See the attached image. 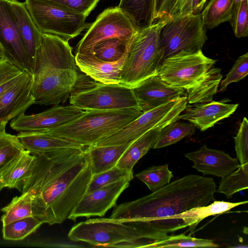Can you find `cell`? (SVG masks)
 I'll list each match as a JSON object with an SVG mask.
<instances>
[{
    "instance_id": "6da1fadb",
    "label": "cell",
    "mask_w": 248,
    "mask_h": 248,
    "mask_svg": "<svg viewBox=\"0 0 248 248\" xmlns=\"http://www.w3.org/2000/svg\"><path fill=\"white\" fill-rule=\"evenodd\" d=\"M85 148L34 155L36 162L21 192L31 195L33 216L43 223L63 222L87 192L93 173Z\"/></svg>"
},
{
    "instance_id": "7a4b0ae2",
    "label": "cell",
    "mask_w": 248,
    "mask_h": 248,
    "mask_svg": "<svg viewBox=\"0 0 248 248\" xmlns=\"http://www.w3.org/2000/svg\"><path fill=\"white\" fill-rule=\"evenodd\" d=\"M216 190L211 177L188 175L150 195L115 206L109 218L138 228L158 242L177 231L172 216L207 205Z\"/></svg>"
},
{
    "instance_id": "3957f363",
    "label": "cell",
    "mask_w": 248,
    "mask_h": 248,
    "mask_svg": "<svg viewBox=\"0 0 248 248\" xmlns=\"http://www.w3.org/2000/svg\"><path fill=\"white\" fill-rule=\"evenodd\" d=\"M79 70L68 41L42 33L32 73L34 104L57 105L65 103Z\"/></svg>"
},
{
    "instance_id": "277c9868",
    "label": "cell",
    "mask_w": 248,
    "mask_h": 248,
    "mask_svg": "<svg viewBox=\"0 0 248 248\" xmlns=\"http://www.w3.org/2000/svg\"><path fill=\"white\" fill-rule=\"evenodd\" d=\"M143 112L139 108L88 110L76 120L47 133L77 142L85 147L95 145L123 128Z\"/></svg>"
},
{
    "instance_id": "5b68a950",
    "label": "cell",
    "mask_w": 248,
    "mask_h": 248,
    "mask_svg": "<svg viewBox=\"0 0 248 248\" xmlns=\"http://www.w3.org/2000/svg\"><path fill=\"white\" fill-rule=\"evenodd\" d=\"M169 19H160L137 30L129 43L121 84L132 88L157 74L164 57L160 32Z\"/></svg>"
},
{
    "instance_id": "8992f818",
    "label": "cell",
    "mask_w": 248,
    "mask_h": 248,
    "mask_svg": "<svg viewBox=\"0 0 248 248\" xmlns=\"http://www.w3.org/2000/svg\"><path fill=\"white\" fill-rule=\"evenodd\" d=\"M68 237L73 241L113 248H147L157 242L140 230L110 218L79 222L72 227Z\"/></svg>"
},
{
    "instance_id": "52a82bcc",
    "label": "cell",
    "mask_w": 248,
    "mask_h": 248,
    "mask_svg": "<svg viewBox=\"0 0 248 248\" xmlns=\"http://www.w3.org/2000/svg\"><path fill=\"white\" fill-rule=\"evenodd\" d=\"M69 99L70 104L85 110L139 108L132 88L100 83L83 73H78Z\"/></svg>"
},
{
    "instance_id": "ba28073f",
    "label": "cell",
    "mask_w": 248,
    "mask_h": 248,
    "mask_svg": "<svg viewBox=\"0 0 248 248\" xmlns=\"http://www.w3.org/2000/svg\"><path fill=\"white\" fill-rule=\"evenodd\" d=\"M26 8L39 30L67 41L88 29L87 16L48 0H25Z\"/></svg>"
},
{
    "instance_id": "9c48e42d",
    "label": "cell",
    "mask_w": 248,
    "mask_h": 248,
    "mask_svg": "<svg viewBox=\"0 0 248 248\" xmlns=\"http://www.w3.org/2000/svg\"><path fill=\"white\" fill-rule=\"evenodd\" d=\"M187 96H182L143 112L138 118L112 135L98 141L95 146L131 143L147 132L161 129L178 116L187 107Z\"/></svg>"
},
{
    "instance_id": "30bf717a",
    "label": "cell",
    "mask_w": 248,
    "mask_h": 248,
    "mask_svg": "<svg viewBox=\"0 0 248 248\" xmlns=\"http://www.w3.org/2000/svg\"><path fill=\"white\" fill-rule=\"evenodd\" d=\"M207 40L206 29L201 13L169 18L160 35L163 59L182 51L196 52L202 50Z\"/></svg>"
},
{
    "instance_id": "8fae6325",
    "label": "cell",
    "mask_w": 248,
    "mask_h": 248,
    "mask_svg": "<svg viewBox=\"0 0 248 248\" xmlns=\"http://www.w3.org/2000/svg\"><path fill=\"white\" fill-rule=\"evenodd\" d=\"M216 62L202 50L182 51L163 59L157 74L165 83L186 90L197 84Z\"/></svg>"
},
{
    "instance_id": "7c38bea8",
    "label": "cell",
    "mask_w": 248,
    "mask_h": 248,
    "mask_svg": "<svg viewBox=\"0 0 248 248\" xmlns=\"http://www.w3.org/2000/svg\"><path fill=\"white\" fill-rule=\"evenodd\" d=\"M137 31L130 19L118 6L108 8L91 24L78 44L76 54H92L97 44L109 39L130 41Z\"/></svg>"
},
{
    "instance_id": "4fadbf2b",
    "label": "cell",
    "mask_w": 248,
    "mask_h": 248,
    "mask_svg": "<svg viewBox=\"0 0 248 248\" xmlns=\"http://www.w3.org/2000/svg\"><path fill=\"white\" fill-rule=\"evenodd\" d=\"M0 47L4 59L32 74L9 0H0Z\"/></svg>"
},
{
    "instance_id": "5bb4252c",
    "label": "cell",
    "mask_w": 248,
    "mask_h": 248,
    "mask_svg": "<svg viewBox=\"0 0 248 248\" xmlns=\"http://www.w3.org/2000/svg\"><path fill=\"white\" fill-rule=\"evenodd\" d=\"M85 111L70 104L54 105L41 113L27 115L25 112L13 119L10 127L18 131L47 132L49 130L68 124L81 116Z\"/></svg>"
},
{
    "instance_id": "9a60e30c",
    "label": "cell",
    "mask_w": 248,
    "mask_h": 248,
    "mask_svg": "<svg viewBox=\"0 0 248 248\" xmlns=\"http://www.w3.org/2000/svg\"><path fill=\"white\" fill-rule=\"evenodd\" d=\"M130 182L127 179L122 180L86 192L68 218L75 221L80 217L104 216L109 209L116 206L118 197L129 186Z\"/></svg>"
},
{
    "instance_id": "2e32d148",
    "label": "cell",
    "mask_w": 248,
    "mask_h": 248,
    "mask_svg": "<svg viewBox=\"0 0 248 248\" xmlns=\"http://www.w3.org/2000/svg\"><path fill=\"white\" fill-rule=\"evenodd\" d=\"M140 109L145 112L172 100L186 96L185 89L165 83L157 74L132 88Z\"/></svg>"
},
{
    "instance_id": "e0dca14e",
    "label": "cell",
    "mask_w": 248,
    "mask_h": 248,
    "mask_svg": "<svg viewBox=\"0 0 248 248\" xmlns=\"http://www.w3.org/2000/svg\"><path fill=\"white\" fill-rule=\"evenodd\" d=\"M33 80L32 74L24 72L0 96V121L8 122L34 104Z\"/></svg>"
},
{
    "instance_id": "ac0fdd59",
    "label": "cell",
    "mask_w": 248,
    "mask_h": 248,
    "mask_svg": "<svg viewBox=\"0 0 248 248\" xmlns=\"http://www.w3.org/2000/svg\"><path fill=\"white\" fill-rule=\"evenodd\" d=\"M185 156L193 162L192 167L204 175L222 177L236 170L240 165L237 158H232L223 151L208 148L206 145Z\"/></svg>"
},
{
    "instance_id": "d6986e66",
    "label": "cell",
    "mask_w": 248,
    "mask_h": 248,
    "mask_svg": "<svg viewBox=\"0 0 248 248\" xmlns=\"http://www.w3.org/2000/svg\"><path fill=\"white\" fill-rule=\"evenodd\" d=\"M127 53L128 50L120 59L113 62L100 60L93 54L77 53L75 56L80 71L94 80L104 84H119Z\"/></svg>"
},
{
    "instance_id": "ffe728a7",
    "label": "cell",
    "mask_w": 248,
    "mask_h": 248,
    "mask_svg": "<svg viewBox=\"0 0 248 248\" xmlns=\"http://www.w3.org/2000/svg\"><path fill=\"white\" fill-rule=\"evenodd\" d=\"M238 107V104H227L221 101L199 103L190 108H186L178 118L188 121L204 131L218 121L231 116Z\"/></svg>"
},
{
    "instance_id": "44dd1931",
    "label": "cell",
    "mask_w": 248,
    "mask_h": 248,
    "mask_svg": "<svg viewBox=\"0 0 248 248\" xmlns=\"http://www.w3.org/2000/svg\"><path fill=\"white\" fill-rule=\"evenodd\" d=\"M20 35L32 71L42 32L37 28L25 2L9 0Z\"/></svg>"
},
{
    "instance_id": "7402d4cb",
    "label": "cell",
    "mask_w": 248,
    "mask_h": 248,
    "mask_svg": "<svg viewBox=\"0 0 248 248\" xmlns=\"http://www.w3.org/2000/svg\"><path fill=\"white\" fill-rule=\"evenodd\" d=\"M16 137L25 150L31 155L63 148L84 149L86 147L77 142L56 137L47 132H21Z\"/></svg>"
},
{
    "instance_id": "603a6c76",
    "label": "cell",
    "mask_w": 248,
    "mask_h": 248,
    "mask_svg": "<svg viewBox=\"0 0 248 248\" xmlns=\"http://www.w3.org/2000/svg\"><path fill=\"white\" fill-rule=\"evenodd\" d=\"M248 201L230 202L215 201L209 205L192 208L171 217V220L177 231L189 227L191 233L197 225L204 218L230 210L233 207L248 203Z\"/></svg>"
},
{
    "instance_id": "cb8c5ba5",
    "label": "cell",
    "mask_w": 248,
    "mask_h": 248,
    "mask_svg": "<svg viewBox=\"0 0 248 248\" xmlns=\"http://www.w3.org/2000/svg\"><path fill=\"white\" fill-rule=\"evenodd\" d=\"M132 143V142H131ZM131 143L107 146H90L85 151L93 174L100 173L116 166L119 159Z\"/></svg>"
},
{
    "instance_id": "d4e9b609",
    "label": "cell",
    "mask_w": 248,
    "mask_h": 248,
    "mask_svg": "<svg viewBox=\"0 0 248 248\" xmlns=\"http://www.w3.org/2000/svg\"><path fill=\"white\" fill-rule=\"evenodd\" d=\"M36 157L25 150L2 173L0 181L5 187L16 188L21 192L26 182L31 177Z\"/></svg>"
},
{
    "instance_id": "484cf974",
    "label": "cell",
    "mask_w": 248,
    "mask_h": 248,
    "mask_svg": "<svg viewBox=\"0 0 248 248\" xmlns=\"http://www.w3.org/2000/svg\"><path fill=\"white\" fill-rule=\"evenodd\" d=\"M220 72L219 68H211L197 84L186 89L187 102L199 104L212 101L222 78Z\"/></svg>"
},
{
    "instance_id": "4316f807",
    "label": "cell",
    "mask_w": 248,
    "mask_h": 248,
    "mask_svg": "<svg viewBox=\"0 0 248 248\" xmlns=\"http://www.w3.org/2000/svg\"><path fill=\"white\" fill-rule=\"evenodd\" d=\"M161 129L151 130L133 141L125 151L116 166L133 171V167L138 161L153 148Z\"/></svg>"
},
{
    "instance_id": "83f0119b",
    "label": "cell",
    "mask_w": 248,
    "mask_h": 248,
    "mask_svg": "<svg viewBox=\"0 0 248 248\" xmlns=\"http://www.w3.org/2000/svg\"><path fill=\"white\" fill-rule=\"evenodd\" d=\"M236 0H210L201 12L206 29H212L229 21Z\"/></svg>"
},
{
    "instance_id": "f1b7e54d",
    "label": "cell",
    "mask_w": 248,
    "mask_h": 248,
    "mask_svg": "<svg viewBox=\"0 0 248 248\" xmlns=\"http://www.w3.org/2000/svg\"><path fill=\"white\" fill-rule=\"evenodd\" d=\"M153 0H120L117 6L137 30L152 23Z\"/></svg>"
},
{
    "instance_id": "f546056e",
    "label": "cell",
    "mask_w": 248,
    "mask_h": 248,
    "mask_svg": "<svg viewBox=\"0 0 248 248\" xmlns=\"http://www.w3.org/2000/svg\"><path fill=\"white\" fill-rule=\"evenodd\" d=\"M178 120L171 122L160 130L153 148L159 149L173 144L194 133L196 126L193 124Z\"/></svg>"
},
{
    "instance_id": "4dcf8cb0",
    "label": "cell",
    "mask_w": 248,
    "mask_h": 248,
    "mask_svg": "<svg viewBox=\"0 0 248 248\" xmlns=\"http://www.w3.org/2000/svg\"><path fill=\"white\" fill-rule=\"evenodd\" d=\"M4 213L1 217L2 225L26 217L33 216L31 197L28 193H22L0 210Z\"/></svg>"
},
{
    "instance_id": "1f68e13d",
    "label": "cell",
    "mask_w": 248,
    "mask_h": 248,
    "mask_svg": "<svg viewBox=\"0 0 248 248\" xmlns=\"http://www.w3.org/2000/svg\"><path fill=\"white\" fill-rule=\"evenodd\" d=\"M248 188V163L240 165L231 173L221 177L216 192L224 194L227 198Z\"/></svg>"
},
{
    "instance_id": "d6a6232c",
    "label": "cell",
    "mask_w": 248,
    "mask_h": 248,
    "mask_svg": "<svg viewBox=\"0 0 248 248\" xmlns=\"http://www.w3.org/2000/svg\"><path fill=\"white\" fill-rule=\"evenodd\" d=\"M43 224L33 216L26 217L3 225L2 232L4 239L21 240L35 232Z\"/></svg>"
},
{
    "instance_id": "836d02e7",
    "label": "cell",
    "mask_w": 248,
    "mask_h": 248,
    "mask_svg": "<svg viewBox=\"0 0 248 248\" xmlns=\"http://www.w3.org/2000/svg\"><path fill=\"white\" fill-rule=\"evenodd\" d=\"M130 41L118 38L104 40L94 46L92 54L102 61L116 62L127 52Z\"/></svg>"
},
{
    "instance_id": "e575fe53",
    "label": "cell",
    "mask_w": 248,
    "mask_h": 248,
    "mask_svg": "<svg viewBox=\"0 0 248 248\" xmlns=\"http://www.w3.org/2000/svg\"><path fill=\"white\" fill-rule=\"evenodd\" d=\"M25 150L16 136L5 131L0 134V177Z\"/></svg>"
},
{
    "instance_id": "d590c367",
    "label": "cell",
    "mask_w": 248,
    "mask_h": 248,
    "mask_svg": "<svg viewBox=\"0 0 248 248\" xmlns=\"http://www.w3.org/2000/svg\"><path fill=\"white\" fill-rule=\"evenodd\" d=\"M135 177L141 181L152 192L169 184L173 177L168 165L152 166L137 173Z\"/></svg>"
},
{
    "instance_id": "8d00e7d4",
    "label": "cell",
    "mask_w": 248,
    "mask_h": 248,
    "mask_svg": "<svg viewBox=\"0 0 248 248\" xmlns=\"http://www.w3.org/2000/svg\"><path fill=\"white\" fill-rule=\"evenodd\" d=\"M180 247L217 248L218 246L212 240L196 238L182 233L169 235L168 238L151 244L147 247L148 248Z\"/></svg>"
},
{
    "instance_id": "74e56055",
    "label": "cell",
    "mask_w": 248,
    "mask_h": 248,
    "mask_svg": "<svg viewBox=\"0 0 248 248\" xmlns=\"http://www.w3.org/2000/svg\"><path fill=\"white\" fill-rule=\"evenodd\" d=\"M133 177V171H129L116 166L106 171L93 174L86 192L122 180L127 179L130 181Z\"/></svg>"
},
{
    "instance_id": "f35d334b",
    "label": "cell",
    "mask_w": 248,
    "mask_h": 248,
    "mask_svg": "<svg viewBox=\"0 0 248 248\" xmlns=\"http://www.w3.org/2000/svg\"><path fill=\"white\" fill-rule=\"evenodd\" d=\"M229 22L237 38L248 35V0H236Z\"/></svg>"
},
{
    "instance_id": "ab89813d",
    "label": "cell",
    "mask_w": 248,
    "mask_h": 248,
    "mask_svg": "<svg viewBox=\"0 0 248 248\" xmlns=\"http://www.w3.org/2000/svg\"><path fill=\"white\" fill-rule=\"evenodd\" d=\"M23 72L7 60H0V96L17 81Z\"/></svg>"
},
{
    "instance_id": "60d3db41",
    "label": "cell",
    "mask_w": 248,
    "mask_h": 248,
    "mask_svg": "<svg viewBox=\"0 0 248 248\" xmlns=\"http://www.w3.org/2000/svg\"><path fill=\"white\" fill-rule=\"evenodd\" d=\"M248 74V53L247 52L239 57L226 78L220 81L219 91H225L229 84L244 79Z\"/></svg>"
},
{
    "instance_id": "b9f144b4",
    "label": "cell",
    "mask_w": 248,
    "mask_h": 248,
    "mask_svg": "<svg viewBox=\"0 0 248 248\" xmlns=\"http://www.w3.org/2000/svg\"><path fill=\"white\" fill-rule=\"evenodd\" d=\"M237 158L240 165L248 163V121L244 117L234 137Z\"/></svg>"
},
{
    "instance_id": "7bdbcfd3",
    "label": "cell",
    "mask_w": 248,
    "mask_h": 248,
    "mask_svg": "<svg viewBox=\"0 0 248 248\" xmlns=\"http://www.w3.org/2000/svg\"><path fill=\"white\" fill-rule=\"evenodd\" d=\"M65 6L87 17L100 0H48Z\"/></svg>"
},
{
    "instance_id": "ee69618b",
    "label": "cell",
    "mask_w": 248,
    "mask_h": 248,
    "mask_svg": "<svg viewBox=\"0 0 248 248\" xmlns=\"http://www.w3.org/2000/svg\"><path fill=\"white\" fill-rule=\"evenodd\" d=\"M170 0H153L152 23L168 17Z\"/></svg>"
},
{
    "instance_id": "f6af8a7d",
    "label": "cell",
    "mask_w": 248,
    "mask_h": 248,
    "mask_svg": "<svg viewBox=\"0 0 248 248\" xmlns=\"http://www.w3.org/2000/svg\"><path fill=\"white\" fill-rule=\"evenodd\" d=\"M207 0H186L177 16L187 14L197 15L201 13Z\"/></svg>"
},
{
    "instance_id": "bcb514c9",
    "label": "cell",
    "mask_w": 248,
    "mask_h": 248,
    "mask_svg": "<svg viewBox=\"0 0 248 248\" xmlns=\"http://www.w3.org/2000/svg\"><path fill=\"white\" fill-rule=\"evenodd\" d=\"M186 0H174L172 7L169 14V17L170 18H173L178 15Z\"/></svg>"
},
{
    "instance_id": "7dc6e473",
    "label": "cell",
    "mask_w": 248,
    "mask_h": 248,
    "mask_svg": "<svg viewBox=\"0 0 248 248\" xmlns=\"http://www.w3.org/2000/svg\"><path fill=\"white\" fill-rule=\"evenodd\" d=\"M7 123L6 121H0V134L5 131V127Z\"/></svg>"
},
{
    "instance_id": "c3c4849f",
    "label": "cell",
    "mask_w": 248,
    "mask_h": 248,
    "mask_svg": "<svg viewBox=\"0 0 248 248\" xmlns=\"http://www.w3.org/2000/svg\"><path fill=\"white\" fill-rule=\"evenodd\" d=\"M174 1V0H170L169 4V8H168V16H169V13H170L171 9L172 7Z\"/></svg>"
},
{
    "instance_id": "681fc988",
    "label": "cell",
    "mask_w": 248,
    "mask_h": 248,
    "mask_svg": "<svg viewBox=\"0 0 248 248\" xmlns=\"http://www.w3.org/2000/svg\"><path fill=\"white\" fill-rule=\"evenodd\" d=\"M5 187L4 184L0 180V191Z\"/></svg>"
},
{
    "instance_id": "f907efd6",
    "label": "cell",
    "mask_w": 248,
    "mask_h": 248,
    "mask_svg": "<svg viewBox=\"0 0 248 248\" xmlns=\"http://www.w3.org/2000/svg\"><path fill=\"white\" fill-rule=\"evenodd\" d=\"M2 58H3L2 52H1V49H0V60L2 59Z\"/></svg>"
}]
</instances>
